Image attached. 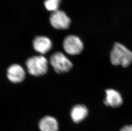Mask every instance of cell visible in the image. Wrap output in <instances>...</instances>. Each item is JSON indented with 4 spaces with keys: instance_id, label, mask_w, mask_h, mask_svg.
Segmentation results:
<instances>
[{
    "instance_id": "obj_5",
    "label": "cell",
    "mask_w": 132,
    "mask_h": 131,
    "mask_svg": "<svg viewBox=\"0 0 132 131\" xmlns=\"http://www.w3.org/2000/svg\"><path fill=\"white\" fill-rule=\"evenodd\" d=\"M50 22L52 26L54 28L58 30H65L69 28L71 21L64 12L58 10L51 14Z\"/></svg>"
},
{
    "instance_id": "obj_8",
    "label": "cell",
    "mask_w": 132,
    "mask_h": 131,
    "mask_svg": "<svg viewBox=\"0 0 132 131\" xmlns=\"http://www.w3.org/2000/svg\"><path fill=\"white\" fill-rule=\"evenodd\" d=\"M103 102L107 106L118 107L123 104V99L119 92L113 89H108L106 90V97Z\"/></svg>"
},
{
    "instance_id": "obj_9",
    "label": "cell",
    "mask_w": 132,
    "mask_h": 131,
    "mask_svg": "<svg viewBox=\"0 0 132 131\" xmlns=\"http://www.w3.org/2000/svg\"><path fill=\"white\" fill-rule=\"evenodd\" d=\"M88 109L82 104H78L73 106L71 111V117L75 123H79L84 120L88 115Z\"/></svg>"
},
{
    "instance_id": "obj_11",
    "label": "cell",
    "mask_w": 132,
    "mask_h": 131,
    "mask_svg": "<svg viewBox=\"0 0 132 131\" xmlns=\"http://www.w3.org/2000/svg\"><path fill=\"white\" fill-rule=\"evenodd\" d=\"M61 1V0H45L44 5L48 11L53 13L58 10Z\"/></svg>"
},
{
    "instance_id": "obj_3",
    "label": "cell",
    "mask_w": 132,
    "mask_h": 131,
    "mask_svg": "<svg viewBox=\"0 0 132 131\" xmlns=\"http://www.w3.org/2000/svg\"><path fill=\"white\" fill-rule=\"evenodd\" d=\"M50 61L54 70L58 74L67 72L73 67L71 61L61 52L53 54L50 57Z\"/></svg>"
},
{
    "instance_id": "obj_12",
    "label": "cell",
    "mask_w": 132,
    "mask_h": 131,
    "mask_svg": "<svg viewBox=\"0 0 132 131\" xmlns=\"http://www.w3.org/2000/svg\"><path fill=\"white\" fill-rule=\"evenodd\" d=\"M119 131H132V125L123 126Z\"/></svg>"
},
{
    "instance_id": "obj_2",
    "label": "cell",
    "mask_w": 132,
    "mask_h": 131,
    "mask_svg": "<svg viewBox=\"0 0 132 131\" xmlns=\"http://www.w3.org/2000/svg\"><path fill=\"white\" fill-rule=\"evenodd\" d=\"M26 66L29 74L39 76L45 74L48 70L47 60L43 56H33L28 58Z\"/></svg>"
},
{
    "instance_id": "obj_7",
    "label": "cell",
    "mask_w": 132,
    "mask_h": 131,
    "mask_svg": "<svg viewBox=\"0 0 132 131\" xmlns=\"http://www.w3.org/2000/svg\"><path fill=\"white\" fill-rule=\"evenodd\" d=\"M34 50L42 54H45L51 50L52 43L50 39L45 36H37L32 42Z\"/></svg>"
},
{
    "instance_id": "obj_1",
    "label": "cell",
    "mask_w": 132,
    "mask_h": 131,
    "mask_svg": "<svg viewBox=\"0 0 132 131\" xmlns=\"http://www.w3.org/2000/svg\"><path fill=\"white\" fill-rule=\"evenodd\" d=\"M110 58L112 64L126 67L132 63V52L122 44L116 43L111 50Z\"/></svg>"
},
{
    "instance_id": "obj_6",
    "label": "cell",
    "mask_w": 132,
    "mask_h": 131,
    "mask_svg": "<svg viewBox=\"0 0 132 131\" xmlns=\"http://www.w3.org/2000/svg\"><path fill=\"white\" fill-rule=\"evenodd\" d=\"M7 77L9 80L12 83H21L25 78V72L21 66L17 64H13L8 68Z\"/></svg>"
},
{
    "instance_id": "obj_10",
    "label": "cell",
    "mask_w": 132,
    "mask_h": 131,
    "mask_svg": "<svg viewBox=\"0 0 132 131\" xmlns=\"http://www.w3.org/2000/svg\"><path fill=\"white\" fill-rule=\"evenodd\" d=\"M39 128L41 131H58V124L53 117L46 116L40 120Z\"/></svg>"
},
{
    "instance_id": "obj_4",
    "label": "cell",
    "mask_w": 132,
    "mask_h": 131,
    "mask_svg": "<svg viewBox=\"0 0 132 131\" xmlns=\"http://www.w3.org/2000/svg\"><path fill=\"white\" fill-rule=\"evenodd\" d=\"M65 51L71 55L80 54L84 49L82 41L77 36L70 35L65 38L63 41Z\"/></svg>"
}]
</instances>
